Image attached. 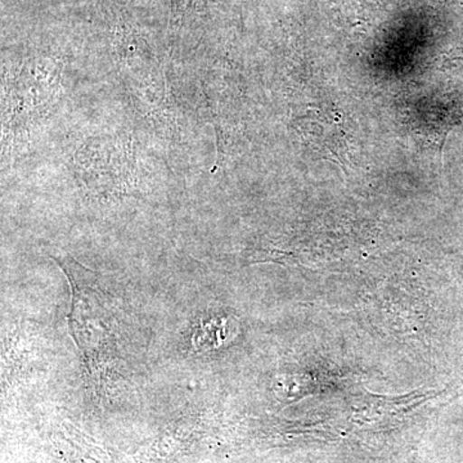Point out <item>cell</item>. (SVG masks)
Wrapping results in <instances>:
<instances>
[{
	"mask_svg": "<svg viewBox=\"0 0 463 463\" xmlns=\"http://www.w3.org/2000/svg\"><path fill=\"white\" fill-rule=\"evenodd\" d=\"M71 286L70 335L83 356L85 368L97 386L116 350L115 315L111 301L100 288L99 277L71 255H52Z\"/></svg>",
	"mask_w": 463,
	"mask_h": 463,
	"instance_id": "obj_1",
	"label": "cell"
}]
</instances>
